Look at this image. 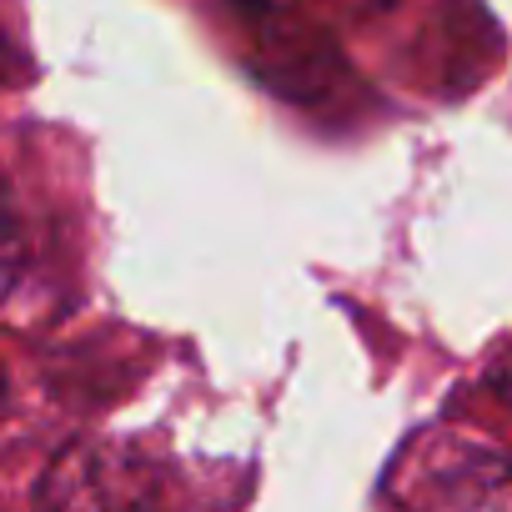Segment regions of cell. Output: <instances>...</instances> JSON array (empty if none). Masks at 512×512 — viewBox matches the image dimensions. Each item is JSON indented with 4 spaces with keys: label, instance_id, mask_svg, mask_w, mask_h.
I'll return each mask as SVG.
<instances>
[{
    "label": "cell",
    "instance_id": "obj_1",
    "mask_svg": "<svg viewBox=\"0 0 512 512\" xmlns=\"http://www.w3.org/2000/svg\"><path fill=\"white\" fill-rule=\"evenodd\" d=\"M412 512H512V457L472 437H432L402 467Z\"/></svg>",
    "mask_w": 512,
    "mask_h": 512
},
{
    "label": "cell",
    "instance_id": "obj_2",
    "mask_svg": "<svg viewBox=\"0 0 512 512\" xmlns=\"http://www.w3.org/2000/svg\"><path fill=\"white\" fill-rule=\"evenodd\" d=\"M151 477L116 447L76 442L41 482V512H146Z\"/></svg>",
    "mask_w": 512,
    "mask_h": 512
},
{
    "label": "cell",
    "instance_id": "obj_3",
    "mask_svg": "<svg viewBox=\"0 0 512 512\" xmlns=\"http://www.w3.org/2000/svg\"><path fill=\"white\" fill-rule=\"evenodd\" d=\"M21 272V221L11 211V196H6V181H0V297L11 292Z\"/></svg>",
    "mask_w": 512,
    "mask_h": 512
},
{
    "label": "cell",
    "instance_id": "obj_4",
    "mask_svg": "<svg viewBox=\"0 0 512 512\" xmlns=\"http://www.w3.org/2000/svg\"><path fill=\"white\" fill-rule=\"evenodd\" d=\"M492 392H497V397L512 407V352H507V357L492 367Z\"/></svg>",
    "mask_w": 512,
    "mask_h": 512
},
{
    "label": "cell",
    "instance_id": "obj_5",
    "mask_svg": "<svg viewBox=\"0 0 512 512\" xmlns=\"http://www.w3.org/2000/svg\"><path fill=\"white\" fill-rule=\"evenodd\" d=\"M352 6H367V11H382V6H392V0H352Z\"/></svg>",
    "mask_w": 512,
    "mask_h": 512
},
{
    "label": "cell",
    "instance_id": "obj_6",
    "mask_svg": "<svg viewBox=\"0 0 512 512\" xmlns=\"http://www.w3.org/2000/svg\"><path fill=\"white\" fill-rule=\"evenodd\" d=\"M246 6H262V0H246Z\"/></svg>",
    "mask_w": 512,
    "mask_h": 512
}]
</instances>
